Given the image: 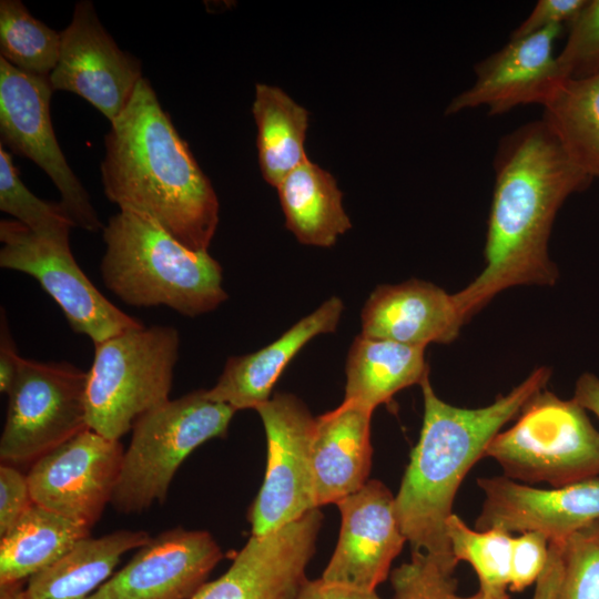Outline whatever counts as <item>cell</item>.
<instances>
[{"mask_svg":"<svg viewBox=\"0 0 599 599\" xmlns=\"http://www.w3.org/2000/svg\"><path fill=\"white\" fill-rule=\"evenodd\" d=\"M493 166L485 266L453 294L465 323L502 291L557 283L559 271L549 255L554 221L567 199L593 180L568 158L542 119L502 136Z\"/></svg>","mask_w":599,"mask_h":599,"instance_id":"cell-1","label":"cell"},{"mask_svg":"<svg viewBox=\"0 0 599 599\" xmlns=\"http://www.w3.org/2000/svg\"><path fill=\"white\" fill-rule=\"evenodd\" d=\"M104 146L108 200L149 216L189 248L207 251L219 224L216 193L148 79L111 122Z\"/></svg>","mask_w":599,"mask_h":599,"instance_id":"cell-2","label":"cell"},{"mask_svg":"<svg viewBox=\"0 0 599 599\" xmlns=\"http://www.w3.org/2000/svg\"><path fill=\"white\" fill-rule=\"evenodd\" d=\"M551 369L540 366L491 404L464 408L441 400L427 376L420 384L423 426L395 496V511L412 550L455 559L446 531L456 493L501 428L546 388Z\"/></svg>","mask_w":599,"mask_h":599,"instance_id":"cell-3","label":"cell"},{"mask_svg":"<svg viewBox=\"0 0 599 599\" xmlns=\"http://www.w3.org/2000/svg\"><path fill=\"white\" fill-rule=\"evenodd\" d=\"M100 274L124 304L196 317L227 300L220 263L182 244L146 215L120 210L102 229Z\"/></svg>","mask_w":599,"mask_h":599,"instance_id":"cell-4","label":"cell"},{"mask_svg":"<svg viewBox=\"0 0 599 599\" xmlns=\"http://www.w3.org/2000/svg\"><path fill=\"white\" fill-rule=\"evenodd\" d=\"M179 347V332L169 325H143L94 344L85 392L89 428L120 440L142 415L167 402Z\"/></svg>","mask_w":599,"mask_h":599,"instance_id":"cell-5","label":"cell"},{"mask_svg":"<svg viewBox=\"0 0 599 599\" xmlns=\"http://www.w3.org/2000/svg\"><path fill=\"white\" fill-rule=\"evenodd\" d=\"M235 412L196 389L142 415L132 427L111 505L129 515L162 504L183 460L206 440L223 437Z\"/></svg>","mask_w":599,"mask_h":599,"instance_id":"cell-6","label":"cell"},{"mask_svg":"<svg viewBox=\"0 0 599 599\" xmlns=\"http://www.w3.org/2000/svg\"><path fill=\"white\" fill-rule=\"evenodd\" d=\"M485 456L514 480L564 487L599 477V432L573 398L545 388L528 400L511 427L493 438Z\"/></svg>","mask_w":599,"mask_h":599,"instance_id":"cell-7","label":"cell"},{"mask_svg":"<svg viewBox=\"0 0 599 599\" xmlns=\"http://www.w3.org/2000/svg\"><path fill=\"white\" fill-rule=\"evenodd\" d=\"M88 372L69 362L21 359L8 392L6 422L0 438L2 464H33L89 429Z\"/></svg>","mask_w":599,"mask_h":599,"instance_id":"cell-8","label":"cell"},{"mask_svg":"<svg viewBox=\"0 0 599 599\" xmlns=\"http://www.w3.org/2000/svg\"><path fill=\"white\" fill-rule=\"evenodd\" d=\"M69 235L41 234L16 220H1L0 266L33 277L61 308L72 331L93 344L143 326L111 303L81 270Z\"/></svg>","mask_w":599,"mask_h":599,"instance_id":"cell-9","label":"cell"},{"mask_svg":"<svg viewBox=\"0 0 599 599\" xmlns=\"http://www.w3.org/2000/svg\"><path fill=\"white\" fill-rule=\"evenodd\" d=\"M255 410L266 434L267 465L248 519L252 536H263L317 508L312 468L315 417L292 394H275Z\"/></svg>","mask_w":599,"mask_h":599,"instance_id":"cell-10","label":"cell"},{"mask_svg":"<svg viewBox=\"0 0 599 599\" xmlns=\"http://www.w3.org/2000/svg\"><path fill=\"white\" fill-rule=\"evenodd\" d=\"M49 78L21 72L0 58L1 144L14 154L32 160L52 180L61 204L77 227L89 232L103 229L81 182L69 166L53 132Z\"/></svg>","mask_w":599,"mask_h":599,"instance_id":"cell-11","label":"cell"},{"mask_svg":"<svg viewBox=\"0 0 599 599\" xmlns=\"http://www.w3.org/2000/svg\"><path fill=\"white\" fill-rule=\"evenodd\" d=\"M123 455L120 440L90 428L78 434L32 464V501L92 528L111 502Z\"/></svg>","mask_w":599,"mask_h":599,"instance_id":"cell-12","label":"cell"},{"mask_svg":"<svg viewBox=\"0 0 599 599\" xmlns=\"http://www.w3.org/2000/svg\"><path fill=\"white\" fill-rule=\"evenodd\" d=\"M60 35L58 63L49 77L53 91L82 97L111 123L143 78L140 61L116 45L88 0L74 6L72 20Z\"/></svg>","mask_w":599,"mask_h":599,"instance_id":"cell-13","label":"cell"},{"mask_svg":"<svg viewBox=\"0 0 599 599\" xmlns=\"http://www.w3.org/2000/svg\"><path fill=\"white\" fill-rule=\"evenodd\" d=\"M323 515L312 509L263 536H252L230 568L193 599H295L306 581Z\"/></svg>","mask_w":599,"mask_h":599,"instance_id":"cell-14","label":"cell"},{"mask_svg":"<svg viewBox=\"0 0 599 599\" xmlns=\"http://www.w3.org/2000/svg\"><path fill=\"white\" fill-rule=\"evenodd\" d=\"M336 505L342 518L339 537L322 578L375 591L407 541L396 516L395 496L373 479Z\"/></svg>","mask_w":599,"mask_h":599,"instance_id":"cell-15","label":"cell"},{"mask_svg":"<svg viewBox=\"0 0 599 599\" xmlns=\"http://www.w3.org/2000/svg\"><path fill=\"white\" fill-rule=\"evenodd\" d=\"M485 499L475 529L539 532L549 542H565L599 519V477L564 487L535 488L504 476L480 477Z\"/></svg>","mask_w":599,"mask_h":599,"instance_id":"cell-16","label":"cell"},{"mask_svg":"<svg viewBox=\"0 0 599 599\" xmlns=\"http://www.w3.org/2000/svg\"><path fill=\"white\" fill-rule=\"evenodd\" d=\"M222 557L210 532L176 527L140 547L87 599H193Z\"/></svg>","mask_w":599,"mask_h":599,"instance_id":"cell-17","label":"cell"},{"mask_svg":"<svg viewBox=\"0 0 599 599\" xmlns=\"http://www.w3.org/2000/svg\"><path fill=\"white\" fill-rule=\"evenodd\" d=\"M562 29L551 27L510 38L475 65L473 84L453 98L445 113L486 108L490 115H499L520 105L542 106L564 79L554 49Z\"/></svg>","mask_w":599,"mask_h":599,"instance_id":"cell-18","label":"cell"},{"mask_svg":"<svg viewBox=\"0 0 599 599\" xmlns=\"http://www.w3.org/2000/svg\"><path fill=\"white\" fill-rule=\"evenodd\" d=\"M361 322L364 336L424 348L454 342L466 324L453 294L423 280L377 286Z\"/></svg>","mask_w":599,"mask_h":599,"instance_id":"cell-19","label":"cell"},{"mask_svg":"<svg viewBox=\"0 0 599 599\" xmlns=\"http://www.w3.org/2000/svg\"><path fill=\"white\" fill-rule=\"evenodd\" d=\"M372 414L362 404L344 399L335 409L315 417L312 468L317 508L337 504L368 481Z\"/></svg>","mask_w":599,"mask_h":599,"instance_id":"cell-20","label":"cell"},{"mask_svg":"<svg viewBox=\"0 0 599 599\" xmlns=\"http://www.w3.org/2000/svg\"><path fill=\"white\" fill-rule=\"evenodd\" d=\"M343 311L342 300L333 296L262 349L230 357L216 384L206 389L207 397L235 410L256 409L271 398L276 380L303 346L335 332Z\"/></svg>","mask_w":599,"mask_h":599,"instance_id":"cell-21","label":"cell"},{"mask_svg":"<svg viewBox=\"0 0 599 599\" xmlns=\"http://www.w3.org/2000/svg\"><path fill=\"white\" fill-rule=\"evenodd\" d=\"M151 539L144 530H116L83 538L61 558L31 576L29 599H87L111 576L121 557Z\"/></svg>","mask_w":599,"mask_h":599,"instance_id":"cell-22","label":"cell"},{"mask_svg":"<svg viewBox=\"0 0 599 599\" xmlns=\"http://www.w3.org/2000/svg\"><path fill=\"white\" fill-rule=\"evenodd\" d=\"M344 399L374 409L428 376L425 348L359 334L346 361Z\"/></svg>","mask_w":599,"mask_h":599,"instance_id":"cell-23","label":"cell"},{"mask_svg":"<svg viewBox=\"0 0 599 599\" xmlns=\"http://www.w3.org/2000/svg\"><path fill=\"white\" fill-rule=\"evenodd\" d=\"M276 189L286 227L302 244L329 247L352 227L336 180L308 159Z\"/></svg>","mask_w":599,"mask_h":599,"instance_id":"cell-24","label":"cell"},{"mask_svg":"<svg viewBox=\"0 0 599 599\" xmlns=\"http://www.w3.org/2000/svg\"><path fill=\"white\" fill-rule=\"evenodd\" d=\"M91 528L33 504L0 541V585L23 581L61 558Z\"/></svg>","mask_w":599,"mask_h":599,"instance_id":"cell-25","label":"cell"},{"mask_svg":"<svg viewBox=\"0 0 599 599\" xmlns=\"http://www.w3.org/2000/svg\"><path fill=\"white\" fill-rule=\"evenodd\" d=\"M252 112L257 126L262 175L276 187L308 159L304 150L308 111L282 89L257 83Z\"/></svg>","mask_w":599,"mask_h":599,"instance_id":"cell-26","label":"cell"},{"mask_svg":"<svg viewBox=\"0 0 599 599\" xmlns=\"http://www.w3.org/2000/svg\"><path fill=\"white\" fill-rule=\"evenodd\" d=\"M542 109L541 119L568 158L591 179H599V72L564 78Z\"/></svg>","mask_w":599,"mask_h":599,"instance_id":"cell-27","label":"cell"},{"mask_svg":"<svg viewBox=\"0 0 599 599\" xmlns=\"http://www.w3.org/2000/svg\"><path fill=\"white\" fill-rule=\"evenodd\" d=\"M446 531L455 559L468 562L475 570L478 592L487 599H510L507 589L514 537L500 529H471L454 512L447 519Z\"/></svg>","mask_w":599,"mask_h":599,"instance_id":"cell-28","label":"cell"},{"mask_svg":"<svg viewBox=\"0 0 599 599\" xmlns=\"http://www.w3.org/2000/svg\"><path fill=\"white\" fill-rule=\"evenodd\" d=\"M60 44V33L35 19L21 1H0V53L12 67L49 78L58 63Z\"/></svg>","mask_w":599,"mask_h":599,"instance_id":"cell-29","label":"cell"},{"mask_svg":"<svg viewBox=\"0 0 599 599\" xmlns=\"http://www.w3.org/2000/svg\"><path fill=\"white\" fill-rule=\"evenodd\" d=\"M0 210L41 234L70 233L75 224L61 202L35 196L20 180L11 155L0 143Z\"/></svg>","mask_w":599,"mask_h":599,"instance_id":"cell-30","label":"cell"},{"mask_svg":"<svg viewBox=\"0 0 599 599\" xmlns=\"http://www.w3.org/2000/svg\"><path fill=\"white\" fill-rule=\"evenodd\" d=\"M457 564L455 559L412 550L410 560L390 572L394 599H487L478 591L470 597L457 593Z\"/></svg>","mask_w":599,"mask_h":599,"instance_id":"cell-31","label":"cell"},{"mask_svg":"<svg viewBox=\"0 0 599 599\" xmlns=\"http://www.w3.org/2000/svg\"><path fill=\"white\" fill-rule=\"evenodd\" d=\"M562 559L557 599H599V519L565 540Z\"/></svg>","mask_w":599,"mask_h":599,"instance_id":"cell-32","label":"cell"},{"mask_svg":"<svg viewBox=\"0 0 599 599\" xmlns=\"http://www.w3.org/2000/svg\"><path fill=\"white\" fill-rule=\"evenodd\" d=\"M557 62L562 78L579 79L599 72V0H587L569 26Z\"/></svg>","mask_w":599,"mask_h":599,"instance_id":"cell-33","label":"cell"},{"mask_svg":"<svg viewBox=\"0 0 599 599\" xmlns=\"http://www.w3.org/2000/svg\"><path fill=\"white\" fill-rule=\"evenodd\" d=\"M549 555V541L539 532H524L512 539L509 590L519 592L536 583Z\"/></svg>","mask_w":599,"mask_h":599,"instance_id":"cell-34","label":"cell"},{"mask_svg":"<svg viewBox=\"0 0 599 599\" xmlns=\"http://www.w3.org/2000/svg\"><path fill=\"white\" fill-rule=\"evenodd\" d=\"M27 476L11 465L0 467V536L33 505Z\"/></svg>","mask_w":599,"mask_h":599,"instance_id":"cell-35","label":"cell"},{"mask_svg":"<svg viewBox=\"0 0 599 599\" xmlns=\"http://www.w3.org/2000/svg\"><path fill=\"white\" fill-rule=\"evenodd\" d=\"M587 0H539L510 38L525 37L551 27L570 26Z\"/></svg>","mask_w":599,"mask_h":599,"instance_id":"cell-36","label":"cell"},{"mask_svg":"<svg viewBox=\"0 0 599 599\" xmlns=\"http://www.w3.org/2000/svg\"><path fill=\"white\" fill-rule=\"evenodd\" d=\"M22 357L19 355L16 342L11 335L6 311L1 307L0 316V390H10Z\"/></svg>","mask_w":599,"mask_h":599,"instance_id":"cell-37","label":"cell"},{"mask_svg":"<svg viewBox=\"0 0 599 599\" xmlns=\"http://www.w3.org/2000/svg\"><path fill=\"white\" fill-rule=\"evenodd\" d=\"M295 599H383L376 590L366 591L329 582L323 578L304 582Z\"/></svg>","mask_w":599,"mask_h":599,"instance_id":"cell-38","label":"cell"},{"mask_svg":"<svg viewBox=\"0 0 599 599\" xmlns=\"http://www.w3.org/2000/svg\"><path fill=\"white\" fill-rule=\"evenodd\" d=\"M562 544L549 542L548 560L535 583L532 599H557L564 572Z\"/></svg>","mask_w":599,"mask_h":599,"instance_id":"cell-39","label":"cell"},{"mask_svg":"<svg viewBox=\"0 0 599 599\" xmlns=\"http://www.w3.org/2000/svg\"><path fill=\"white\" fill-rule=\"evenodd\" d=\"M572 398L599 418V378L595 374L583 373L578 377Z\"/></svg>","mask_w":599,"mask_h":599,"instance_id":"cell-40","label":"cell"},{"mask_svg":"<svg viewBox=\"0 0 599 599\" xmlns=\"http://www.w3.org/2000/svg\"><path fill=\"white\" fill-rule=\"evenodd\" d=\"M0 599H29L23 581L1 583Z\"/></svg>","mask_w":599,"mask_h":599,"instance_id":"cell-41","label":"cell"}]
</instances>
